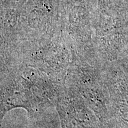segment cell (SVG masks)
<instances>
[{"label":"cell","instance_id":"1","mask_svg":"<svg viewBox=\"0 0 128 128\" xmlns=\"http://www.w3.org/2000/svg\"><path fill=\"white\" fill-rule=\"evenodd\" d=\"M64 90L49 85L18 84L3 87L1 92V114L14 108H24L32 116L56 104Z\"/></svg>","mask_w":128,"mask_h":128},{"label":"cell","instance_id":"2","mask_svg":"<svg viewBox=\"0 0 128 128\" xmlns=\"http://www.w3.org/2000/svg\"><path fill=\"white\" fill-rule=\"evenodd\" d=\"M56 106L62 128H96L93 112L78 94L64 90Z\"/></svg>","mask_w":128,"mask_h":128}]
</instances>
